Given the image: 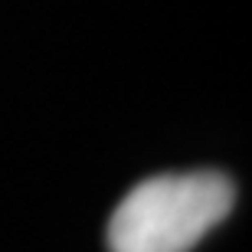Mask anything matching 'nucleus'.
Masks as SVG:
<instances>
[{
  "label": "nucleus",
  "instance_id": "obj_1",
  "mask_svg": "<svg viewBox=\"0 0 252 252\" xmlns=\"http://www.w3.org/2000/svg\"><path fill=\"white\" fill-rule=\"evenodd\" d=\"M236 184L220 170L160 174L122 196L108 220V252H190L229 216Z\"/></svg>",
  "mask_w": 252,
  "mask_h": 252
}]
</instances>
